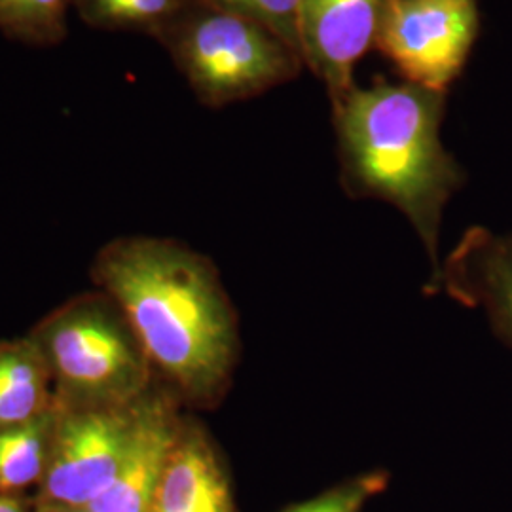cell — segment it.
<instances>
[{"label":"cell","mask_w":512,"mask_h":512,"mask_svg":"<svg viewBox=\"0 0 512 512\" xmlns=\"http://www.w3.org/2000/svg\"><path fill=\"white\" fill-rule=\"evenodd\" d=\"M183 420L173 403L148 391L135 408V427L124 461L109 488L88 507L92 512H150L156 486Z\"/></svg>","instance_id":"cell-8"},{"label":"cell","mask_w":512,"mask_h":512,"mask_svg":"<svg viewBox=\"0 0 512 512\" xmlns=\"http://www.w3.org/2000/svg\"><path fill=\"white\" fill-rule=\"evenodd\" d=\"M73 0H0V33L33 48H54L69 33Z\"/></svg>","instance_id":"cell-14"},{"label":"cell","mask_w":512,"mask_h":512,"mask_svg":"<svg viewBox=\"0 0 512 512\" xmlns=\"http://www.w3.org/2000/svg\"><path fill=\"white\" fill-rule=\"evenodd\" d=\"M52 372L33 340L0 342V429L35 420L55 403Z\"/></svg>","instance_id":"cell-11"},{"label":"cell","mask_w":512,"mask_h":512,"mask_svg":"<svg viewBox=\"0 0 512 512\" xmlns=\"http://www.w3.org/2000/svg\"><path fill=\"white\" fill-rule=\"evenodd\" d=\"M59 404V403H57ZM135 408H63L48 465L44 503L88 509L118 473L135 427Z\"/></svg>","instance_id":"cell-6"},{"label":"cell","mask_w":512,"mask_h":512,"mask_svg":"<svg viewBox=\"0 0 512 512\" xmlns=\"http://www.w3.org/2000/svg\"><path fill=\"white\" fill-rule=\"evenodd\" d=\"M93 272L150 365L190 401L215 403L236 365L238 329L213 264L177 241L137 236L105 245Z\"/></svg>","instance_id":"cell-1"},{"label":"cell","mask_w":512,"mask_h":512,"mask_svg":"<svg viewBox=\"0 0 512 512\" xmlns=\"http://www.w3.org/2000/svg\"><path fill=\"white\" fill-rule=\"evenodd\" d=\"M52 372L63 408H112L150 391V361L109 294L57 308L31 334Z\"/></svg>","instance_id":"cell-3"},{"label":"cell","mask_w":512,"mask_h":512,"mask_svg":"<svg viewBox=\"0 0 512 512\" xmlns=\"http://www.w3.org/2000/svg\"><path fill=\"white\" fill-rule=\"evenodd\" d=\"M211 8H219L241 18L253 19L287 42L296 54L298 46V12L300 0H192Z\"/></svg>","instance_id":"cell-15"},{"label":"cell","mask_w":512,"mask_h":512,"mask_svg":"<svg viewBox=\"0 0 512 512\" xmlns=\"http://www.w3.org/2000/svg\"><path fill=\"white\" fill-rule=\"evenodd\" d=\"M150 512H234L228 480L200 425L181 423Z\"/></svg>","instance_id":"cell-9"},{"label":"cell","mask_w":512,"mask_h":512,"mask_svg":"<svg viewBox=\"0 0 512 512\" xmlns=\"http://www.w3.org/2000/svg\"><path fill=\"white\" fill-rule=\"evenodd\" d=\"M389 4L391 0H300V57L325 84L332 103L355 86V67L376 46Z\"/></svg>","instance_id":"cell-7"},{"label":"cell","mask_w":512,"mask_h":512,"mask_svg":"<svg viewBox=\"0 0 512 512\" xmlns=\"http://www.w3.org/2000/svg\"><path fill=\"white\" fill-rule=\"evenodd\" d=\"M192 0H73V8L88 27L116 33L162 37Z\"/></svg>","instance_id":"cell-13"},{"label":"cell","mask_w":512,"mask_h":512,"mask_svg":"<svg viewBox=\"0 0 512 512\" xmlns=\"http://www.w3.org/2000/svg\"><path fill=\"white\" fill-rule=\"evenodd\" d=\"M0 512H25V505L16 495H0Z\"/></svg>","instance_id":"cell-17"},{"label":"cell","mask_w":512,"mask_h":512,"mask_svg":"<svg viewBox=\"0 0 512 512\" xmlns=\"http://www.w3.org/2000/svg\"><path fill=\"white\" fill-rule=\"evenodd\" d=\"M57 418L55 401L35 420L0 429V495L16 494L44 476Z\"/></svg>","instance_id":"cell-12"},{"label":"cell","mask_w":512,"mask_h":512,"mask_svg":"<svg viewBox=\"0 0 512 512\" xmlns=\"http://www.w3.org/2000/svg\"><path fill=\"white\" fill-rule=\"evenodd\" d=\"M158 42L211 109L283 86L304 67L302 57L260 23L198 2H190Z\"/></svg>","instance_id":"cell-4"},{"label":"cell","mask_w":512,"mask_h":512,"mask_svg":"<svg viewBox=\"0 0 512 512\" xmlns=\"http://www.w3.org/2000/svg\"><path fill=\"white\" fill-rule=\"evenodd\" d=\"M476 0H391L376 50L403 80L448 92L478 37Z\"/></svg>","instance_id":"cell-5"},{"label":"cell","mask_w":512,"mask_h":512,"mask_svg":"<svg viewBox=\"0 0 512 512\" xmlns=\"http://www.w3.org/2000/svg\"><path fill=\"white\" fill-rule=\"evenodd\" d=\"M446 92L378 78L332 103L342 179L353 196L397 207L418 232L439 279L440 222L463 183L440 128Z\"/></svg>","instance_id":"cell-2"},{"label":"cell","mask_w":512,"mask_h":512,"mask_svg":"<svg viewBox=\"0 0 512 512\" xmlns=\"http://www.w3.org/2000/svg\"><path fill=\"white\" fill-rule=\"evenodd\" d=\"M439 279L461 300L482 306L512 344V236L471 230L450 256Z\"/></svg>","instance_id":"cell-10"},{"label":"cell","mask_w":512,"mask_h":512,"mask_svg":"<svg viewBox=\"0 0 512 512\" xmlns=\"http://www.w3.org/2000/svg\"><path fill=\"white\" fill-rule=\"evenodd\" d=\"M376 488L378 484L372 478H363L338 490H332L329 494L319 495L287 512H359L368 495Z\"/></svg>","instance_id":"cell-16"},{"label":"cell","mask_w":512,"mask_h":512,"mask_svg":"<svg viewBox=\"0 0 512 512\" xmlns=\"http://www.w3.org/2000/svg\"><path fill=\"white\" fill-rule=\"evenodd\" d=\"M38 512H92L90 509H73V507H59V505H48L44 503Z\"/></svg>","instance_id":"cell-18"}]
</instances>
